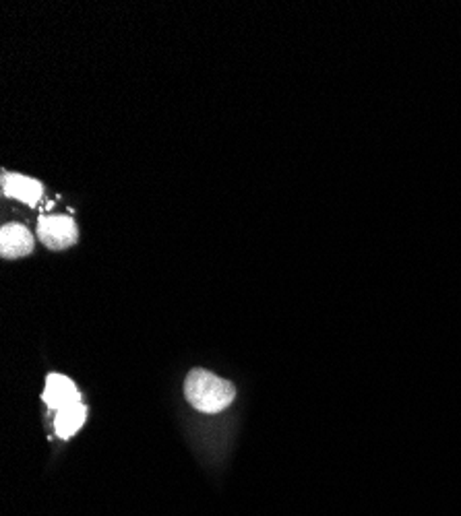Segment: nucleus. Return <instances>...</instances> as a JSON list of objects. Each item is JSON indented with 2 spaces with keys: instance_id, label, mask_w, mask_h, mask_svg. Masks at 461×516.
Returning <instances> with one entry per match:
<instances>
[{
  "instance_id": "obj_1",
  "label": "nucleus",
  "mask_w": 461,
  "mask_h": 516,
  "mask_svg": "<svg viewBox=\"0 0 461 516\" xmlns=\"http://www.w3.org/2000/svg\"><path fill=\"white\" fill-rule=\"evenodd\" d=\"M184 396L190 407L201 413H220L234 401L236 388L232 382L220 379L209 370H190L184 380Z\"/></svg>"
},
{
  "instance_id": "obj_3",
  "label": "nucleus",
  "mask_w": 461,
  "mask_h": 516,
  "mask_svg": "<svg viewBox=\"0 0 461 516\" xmlns=\"http://www.w3.org/2000/svg\"><path fill=\"white\" fill-rule=\"evenodd\" d=\"M42 396L52 412H61V409H67L79 403V390L75 382L63 374H50L48 379H46V388Z\"/></svg>"
},
{
  "instance_id": "obj_6",
  "label": "nucleus",
  "mask_w": 461,
  "mask_h": 516,
  "mask_svg": "<svg viewBox=\"0 0 461 516\" xmlns=\"http://www.w3.org/2000/svg\"><path fill=\"white\" fill-rule=\"evenodd\" d=\"M85 420H88V407H85L81 401L67 409H61V412H56V420H54L56 436H61L63 440L72 438V436L83 428Z\"/></svg>"
},
{
  "instance_id": "obj_5",
  "label": "nucleus",
  "mask_w": 461,
  "mask_h": 516,
  "mask_svg": "<svg viewBox=\"0 0 461 516\" xmlns=\"http://www.w3.org/2000/svg\"><path fill=\"white\" fill-rule=\"evenodd\" d=\"M3 193L11 198H17L25 204H36L44 195L42 182L34 180L29 176L21 174H11V171H4L3 174Z\"/></svg>"
},
{
  "instance_id": "obj_2",
  "label": "nucleus",
  "mask_w": 461,
  "mask_h": 516,
  "mask_svg": "<svg viewBox=\"0 0 461 516\" xmlns=\"http://www.w3.org/2000/svg\"><path fill=\"white\" fill-rule=\"evenodd\" d=\"M38 237L46 248L50 250H67L79 240V231L71 217L48 215L42 217L38 223Z\"/></svg>"
},
{
  "instance_id": "obj_4",
  "label": "nucleus",
  "mask_w": 461,
  "mask_h": 516,
  "mask_svg": "<svg viewBox=\"0 0 461 516\" xmlns=\"http://www.w3.org/2000/svg\"><path fill=\"white\" fill-rule=\"evenodd\" d=\"M34 250V236L19 223H6L0 229V254L3 258H21Z\"/></svg>"
}]
</instances>
